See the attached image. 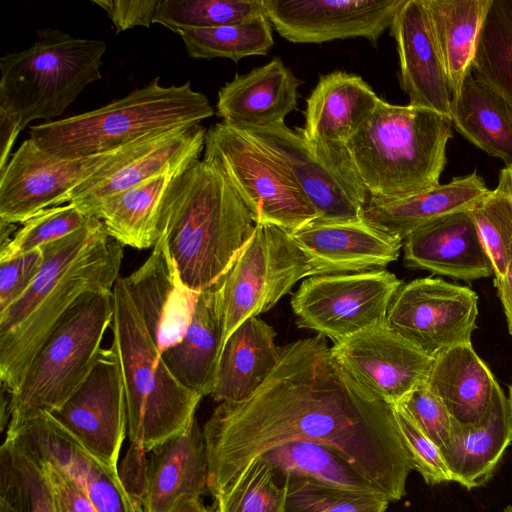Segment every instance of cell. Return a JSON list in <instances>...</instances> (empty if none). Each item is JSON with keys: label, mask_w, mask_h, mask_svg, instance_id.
Segmentation results:
<instances>
[{"label": "cell", "mask_w": 512, "mask_h": 512, "mask_svg": "<svg viewBox=\"0 0 512 512\" xmlns=\"http://www.w3.org/2000/svg\"><path fill=\"white\" fill-rule=\"evenodd\" d=\"M409 104L449 117L451 93L424 0H403L390 26Z\"/></svg>", "instance_id": "obj_21"}, {"label": "cell", "mask_w": 512, "mask_h": 512, "mask_svg": "<svg viewBox=\"0 0 512 512\" xmlns=\"http://www.w3.org/2000/svg\"><path fill=\"white\" fill-rule=\"evenodd\" d=\"M494 286L497 289V295L503 306L508 330L512 336V259L506 273L501 278H494Z\"/></svg>", "instance_id": "obj_50"}, {"label": "cell", "mask_w": 512, "mask_h": 512, "mask_svg": "<svg viewBox=\"0 0 512 512\" xmlns=\"http://www.w3.org/2000/svg\"><path fill=\"white\" fill-rule=\"evenodd\" d=\"M266 14L264 0H160L153 23L177 33L187 28H212Z\"/></svg>", "instance_id": "obj_39"}, {"label": "cell", "mask_w": 512, "mask_h": 512, "mask_svg": "<svg viewBox=\"0 0 512 512\" xmlns=\"http://www.w3.org/2000/svg\"><path fill=\"white\" fill-rule=\"evenodd\" d=\"M405 264L464 281L493 275L470 211L445 216L403 240Z\"/></svg>", "instance_id": "obj_24"}, {"label": "cell", "mask_w": 512, "mask_h": 512, "mask_svg": "<svg viewBox=\"0 0 512 512\" xmlns=\"http://www.w3.org/2000/svg\"><path fill=\"white\" fill-rule=\"evenodd\" d=\"M478 295L441 278L424 277L402 284L388 308V326L434 357L450 347L472 343L477 329Z\"/></svg>", "instance_id": "obj_13"}, {"label": "cell", "mask_w": 512, "mask_h": 512, "mask_svg": "<svg viewBox=\"0 0 512 512\" xmlns=\"http://www.w3.org/2000/svg\"><path fill=\"white\" fill-rule=\"evenodd\" d=\"M491 190L476 172L455 177L414 195L393 199H367L363 219L404 240L414 231L445 216L471 211Z\"/></svg>", "instance_id": "obj_27"}, {"label": "cell", "mask_w": 512, "mask_h": 512, "mask_svg": "<svg viewBox=\"0 0 512 512\" xmlns=\"http://www.w3.org/2000/svg\"><path fill=\"white\" fill-rule=\"evenodd\" d=\"M503 512H512V503L505 507Z\"/></svg>", "instance_id": "obj_56"}, {"label": "cell", "mask_w": 512, "mask_h": 512, "mask_svg": "<svg viewBox=\"0 0 512 512\" xmlns=\"http://www.w3.org/2000/svg\"><path fill=\"white\" fill-rule=\"evenodd\" d=\"M379 100L358 75L344 71L322 75L306 99L304 127L298 130L311 141L345 145Z\"/></svg>", "instance_id": "obj_28"}, {"label": "cell", "mask_w": 512, "mask_h": 512, "mask_svg": "<svg viewBox=\"0 0 512 512\" xmlns=\"http://www.w3.org/2000/svg\"><path fill=\"white\" fill-rule=\"evenodd\" d=\"M290 234L310 258L314 276L383 269L398 259L403 247V240L364 219L313 221Z\"/></svg>", "instance_id": "obj_22"}, {"label": "cell", "mask_w": 512, "mask_h": 512, "mask_svg": "<svg viewBox=\"0 0 512 512\" xmlns=\"http://www.w3.org/2000/svg\"><path fill=\"white\" fill-rule=\"evenodd\" d=\"M42 248L0 261V312L30 287L43 264Z\"/></svg>", "instance_id": "obj_46"}, {"label": "cell", "mask_w": 512, "mask_h": 512, "mask_svg": "<svg viewBox=\"0 0 512 512\" xmlns=\"http://www.w3.org/2000/svg\"><path fill=\"white\" fill-rule=\"evenodd\" d=\"M50 414L90 454L118 469L128 423L121 367L113 346L101 349L88 376Z\"/></svg>", "instance_id": "obj_15"}, {"label": "cell", "mask_w": 512, "mask_h": 512, "mask_svg": "<svg viewBox=\"0 0 512 512\" xmlns=\"http://www.w3.org/2000/svg\"><path fill=\"white\" fill-rule=\"evenodd\" d=\"M91 2L106 12L116 33H120L136 26L149 28L153 24L160 0H92Z\"/></svg>", "instance_id": "obj_47"}, {"label": "cell", "mask_w": 512, "mask_h": 512, "mask_svg": "<svg viewBox=\"0 0 512 512\" xmlns=\"http://www.w3.org/2000/svg\"><path fill=\"white\" fill-rule=\"evenodd\" d=\"M169 512H210L200 497L191 496L179 500Z\"/></svg>", "instance_id": "obj_51"}, {"label": "cell", "mask_w": 512, "mask_h": 512, "mask_svg": "<svg viewBox=\"0 0 512 512\" xmlns=\"http://www.w3.org/2000/svg\"><path fill=\"white\" fill-rule=\"evenodd\" d=\"M498 184L506 189L512 200V165L505 166L501 169L498 177Z\"/></svg>", "instance_id": "obj_52"}, {"label": "cell", "mask_w": 512, "mask_h": 512, "mask_svg": "<svg viewBox=\"0 0 512 512\" xmlns=\"http://www.w3.org/2000/svg\"><path fill=\"white\" fill-rule=\"evenodd\" d=\"M276 332L258 316L248 318L225 341L211 397L238 402L254 393L275 368L281 347Z\"/></svg>", "instance_id": "obj_30"}, {"label": "cell", "mask_w": 512, "mask_h": 512, "mask_svg": "<svg viewBox=\"0 0 512 512\" xmlns=\"http://www.w3.org/2000/svg\"><path fill=\"white\" fill-rule=\"evenodd\" d=\"M472 74L496 91L512 109V0H491Z\"/></svg>", "instance_id": "obj_38"}, {"label": "cell", "mask_w": 512, "mask_h": 512, "mask_svg": "<svg viewBox=\"0 0 512 512\" xmlns=\"http://www.w3.org/2000/svg\"><path fill=\"white\" fill-rule=\"evenodd\" d=\"M214 109L189 81L162 86L159 77L98 109L33 125L29 135L61 159L111 152L151 135L199 124Z\"/></svg>", "instance_id": "obj_5"}, {"label": "cell", "mask_w": 512, "mask_h": 512, "mask_svg": "<svg viewBox=\"0 0 512 512\" xmlns=\"http://www.w3.org/2000/svg\"><path fill=\"white\" fill-rule=\"evenodd\" d=\"M301 81L275 57L246 74H236L218 92L217 115L239 130L285 123L297 105Z\"/></svg>", "instance_id": "obj_25"}, {"label": "cell", "mask_w": 512, "mask_h": 512, "mask_svg": "<svg viewBox=\"0 0 512 512\" xmlns=\"http://www.w3.org/2000/svg\"><path fill=\"white\" fill-rule=\"evenodd\" d=\"M203 159L222 173L255 224L293 232L317 219L287 166L243 131L223 122L211 126Z\"/></svg>", "instance_id": "obj_9"}, {"label": "cell", "mask_w": 512, "mask_h": 512, "mask_svg": "<svg viewBox=\"0 0 512 512\" xmlns=\"http://www.w3.org/2000/svg\"><path fill=\"white\" fill-rule=\"evenodd\" d=\"M178 34L188 55L195 59L226 58L237 63L245 57L267 55L274 45L266 14L232 25L187 28Z\"/></svg>", "instance_id": "obj_37"}, {"label": "cell", "mask_w": 512, "mask_h": 512, "mask_svg": "<svg viewBox=\"0 0 512 512\" xmlns=\"http://www.w3.org/2000/svg\"><path fill=\"white\" fill-rule=\"evenodd\" d=\"M106 44L55 28L37 32L27 49L0 59V110L23 130L31 121L60 116L86 86L99 80Z\"/></svg>", "instance_id": "obj_7"}, {"label": "cell", "mask_w": 512, "mask_h": 512, "mask_svg": "<svg viewBox=\"0 0 512 512\" xmlns=\"http://www.w3.org/2000/svg\"><path fill=\"white\" fill-rule=\"evenodd\" d=\"M58 512H68V510L65 508V506L62 504V502L58 499Z\"/></svg>", "instance_id": "obj_54"}, {"label": "cell", "mask_w": 512, "mask_h": 512, "mask_svg": "<svg viewBox=\"0 0 512 512\" xmlns=\"http://www.w3.org/2000/svg\"><path fill=\"white\" fill-rule=\"evenodd\" d=\"M284 479V512H385L390 501L368 494L325 485L301 476Z\"/></svg>", "instance_id": "obj_40"}, {"label": "cell", "mask_w": 512, "mask_h": 512, "mask_svg": "<svg viewBox=\"0 0 512 512\" xmlns=\"http://www.w3.org/2000/svg\"><path fill=\"white\" fill-rule=\"evenodd\" d=\"M206 130L190 125L146 137L73 189L65 199L92 216L104 199L163 174L179 175L199 160ZM93 217V216H92Z\"/></svg>", "instance_id": "obj_16"}, {"label": "cell", "mask_w": 512, "mask_h": 512, "mask_svg": "<svg viewBox=\"0 0 512 512\" xmlns=\"http://www.w3.org/2000/svg\"><path fill=\"white\" fill-rule=\"evenodd\" d=\"M470 213L492 264L494 278H501L512 259L511 197L498 184Z\"/></svg>", "instance_id": "obj_42"}, {"label": "cell", "mask_w": 512, "mask_h": 512, "mask_svg": "<svg viewBox=\"0 0 512 512\" xmlns=\"http://www.w3.org/2000/svg\"><path fill=\"white\" fill-rule=\"evenodd\" d=\"M402 281L385 269L310 276L291 298L296 323L335 342L386 321Z\"/></svg>", "instance_id": "obj_12"}, {"label": "cell", "mask_w": 512, "mask_h": 512, "mask_svg": "<svg viewBox=\"0 0 512 512\" xmlns=\"http://www.w3.org/2000/svg\"><path fill=\"white\" fill-rule=\"evenodd\" d=\"M177 176L163 174L109 196L97 205L92 216L100 219L108 234L123 246L153 247L162 201Z\"/></svg>", "instance_id": "obj_34"}, {"label": "cell", "mask_w": 512, "mask_h": 512, "mask_svg": "<svg viewBox=\"0 0 512 512\" xmlns=\"http://www.w3.org/2000/svg\"><path fill=\"white\" fill-rule=\"evenodd\" d=\"M113 343L123 378L131 448L149 453L182 432L202 396L171 373L137 312L123 277L113 287Z\"/></svg>", "instance_id": "obj_6"}, {"label": "cell", "mask_w": 512, "mask_h": 512, "mask_svg": "<svg viewBox=\"0 0 512 512\" xmlns=\"http://www.w3.org/2000/svg\"><path fill=\"white\" fill-rule=\"evenodd\" d=\"M508 399H509V404H510L511 413H512V384L509 386V395H508Z\"/></svg>", "instance_id": "obj_55"}, {"label": "cell", "mask_w": 512, "mask_h": 512, "mask_svg": "<svg viewBox=\"0 0 512 512\" xmlns=\"http://www.w3.org/2000/svg\"><path fill=\"white\" fill-rule=\"evenodd\" d=\"M123 279L159 350L178 342L190 323L198 293L183 285L164 242L158 238L146 261Z\"/></svg>", "instance_id": "obj_23"}, {"label": "cell", "mask_w": 512, "mask_h": 512, "mask_svg": "<svg viewBox=\"0 0 512 512\" xmlns=\"http://www.w3.org/2000/svg\"><path fill=\"white\" fill-rule=\"evenodd\" d=\"M130 145L85 158L61 159L26 139L0 170V220L22 224L44 209L65 204L73 189Z\"/></svg>", "instance_id": "obj_14"}, {"label": "cell", "mask_w": 512, "mask_h": 512, "mask_svg": "<svg viewBox=\"0 0 512 512\" xmlns=\"http://www.w3.org/2000/svg\"><path fill=\"white\" fill-rule=\"evenodd\" d=\"M452 127L471 144L512 165V109L493 89L470 73L451 98Z\"/></svg>", "instance_id": "obj_32"}, {"label": "cell", "mask_w": 512, "mask_h": 512, "mask_svg": "<svg viewBox=\"0 0 512 512\" xmlns=\"http://www.w3.org/2000/svg\"><path fill=\"white\" fill-rule=\"evenodd\" d=\"M220 283V282H219ZM219 283L198 293L181 339L161 352L178 381L203 396L212 394L224 345V315Z\"/></svg>", "instance_id": "obj_29"}, {"label": "cell", "mask_w": 512, "mask_h": 512, "mask_svg": "<svg viewBox=\"0 0 512 512\" xmlns=\"http://www.w3.org/2000/svg\"><path fill=\"white\" fill-rule=\"evenodd\" d=\"M215 500L213 512H284V479L257 457Z\"/></svg>", "instance_id": "obj_41"}, {"label": "cell", "mask_w": 512, "mask_h": 512, "mask_svg": "<svg viewBox=\"0 0 512 512\" xmlns=\"http://www.w3.org/2000/svg\"><path fill=\"white\" fill-rule=\"evenodd\" d=\"M209 462L196 417L179 434L130 460L129 491L144 512H169L185 497L208 490Z\"/></svg>", "instance_id": "obj_18"}, {"label": "cell", "mask_w": 512, "mask_h": 512, "mask_svg": "<svg viewBox=\"0 0 512 512\" xmlns=\"http://www.w3.org/2000/svg\"><path fill=\"white\" fill-rule=\"evenodd\" d=\"M241 131L287 166L317 214L314 221L363 220L368 193L345 145L308 140L285 123Z\"/></svg>", "instance_id": "obj_10"}, {"label": "cell", "mask_w": 512, "mask_h": 512, "mask_svg": "<svg viewBox=\"0 0 512 512\" xmlns=\"http://www.w3.org/2000/svg\"><path fill=\"white\" fill-rule=\"evenodd\" d=\"M393 409L413 469L429 485L451 482L452 476L440 449L420 430L401 406H393Z\"/></svg>", "instance_id": "obj_44"}, {"label": "cell", "mask_w": 512, "mask_h": 512, "mask_svg": "<svg viewBox=\"0 0 512 512\" xmlns=\"http://www.w3.org/2000/svg\"><path fill=\"white\" fill-rule=\"evenodd\" d=\"M331 352L354 380L391 406L426 384L434 361L386 321L335 342Z\"/></svg>", "instance_id": "obj_17"}, {"label": "cell", "mask_w": 512, "mask_h": 512, "mask_svg": "<svg viewBox=\"0 0 512 512\" xmlns=\"http://www.w3.org/2000/svg\"><path fill=\"white\" fill-rule=\"evenodd\" d=\"M259 457L267 461L279 477L301 476L332 487L385 497L341 452L323 443L291 441Z\"/></svg>", "instance_id": "obj_35"}, {"label": "cell", "mask_w": 512, "mask_h": 512, "mask_svg": "<svg viewBox=\"0 0 512 512\" xmlns=\"http://www.w3.org/2000/svg\"><path fill=\"white\" fill-rule=\"evenodd\" d=\"M403 0H264L278 34L292 43L362 37L376 42Z\"/></svg>", "instance_id": "obj_19"}, {"label": "cell", "mask_w": 512, "mask_h": 512, "mask_svg": "<svg viewBox=\"0 0 512 512\" xmlns=\"http://www.w3.org/2000/svg\"><path fill=\"white\" fill-rule=\"evenodd\" d=\"M202 430L214 498L255 458L291 441L337 449L390 502L405 496L414 470L393 406L354 380L320 334L281 347L258 389L219 403Z\"/></svg>", "instance_id": "obj_1"}, {"label": "cell", "mask_w": 512, "mask_h": 512, "mask_svg": "<svg viewBox=\"0 0 512 512\" xmlns=\"http://www.w3.org/2000/svg\"><path fill=\"white\" fill-rule=\"evenodd\" d=\"M44 463L48 468L56 495L68 512H98L76 479L52 464L46 461Z\"/></svg>", "instance_id": "obj_48"}, {"label": "cell", "mask_w": 512, "mask_h": 512, "mask_svg": "<svg viewBox=\"0 0 512 512\" xmlns=\"http://www.w3.org/2000/svg\"><path fill=\"white\" fill-rule=\"evenodd\" d=\"M399 406L442 453L452 428V417L444 403L425 384L412 391Z\"/></svg>", "instance_id": "obj_45"}, {"label": "cell", "mask_w": 512, "mask_h": 512, "mask_svg": "<svg viewBox=\"0 0 512 512\" xmlns=\"http://www.w3.org/2000/svg\"><path fill=\"white\" fill-rule=\"evenodd\" d=\"M20 131L17 119L0 110V170L8 163L9 154Z\"/></svg>", "instance_id": "obj_49"}, {"label": "cell", "mask_w": 512, "mask_h": 512, "mask_svg": "<svg viewBox=\"0 0 512 512\" xmlns=\"http://www.w3.org/2000/svg\"><path fill=\"white\" fill-rule=\"evenodd\" d=\"M0 512H58L46 464L9 435L0 447Z\"/></svg>", "instance_id": "obj_36"}, {"label": "cell", "mask_w": 512, "mask_h": 512, "mask_svg": "<svg viewBox=\"0 0 512 512\" xmlns=\"http://www.w3.org/2000/svg\"><path fill=\"white\" fill-rule=\"evenodd\" d=\"M445 67L451 98L472 73L478 39L491 0H424Z\"/></svg>", "instance_id": "obj_33"}, {"label": "cell", "mask_w": 512, "mask_h": 512, "mask_svg": "<svg viewBox=\"0 0 512 512\" xmlns=\"http://www.w3.org/2000/svg\"><path fill=\"white\" fill-rule=\"evenodd\" d=\"M511 443L509 399L498 386L481 420L463 424L452 418L450 438L442 452L452 481L468 490L485 485Z\"/></svg>", "instance_id": "obj_26"}, {"label": "cell", "mask_w": 512, "mask_h": 512, "mask_svg": "<svg viewBox=\"0 0 512 512\" xmlns=\"http://www.w3.org/2000/svg\"><path fill=\"white\" fill-rule=\"evenodd\" d=\"M16 224L0 220V247L5 245L16 230Z\"/></svg>", "instance_id": "obj_53"}, {"label": "cell", "mask_w": 512, "mask_h": 512, "mask_svg": "<svg viewBox=\"0 0 512 512\" xmlns=\"http://www.w3.org/2000/svg\"><path fill=\"white\" fill-rule=\"evenodd\" d=\"M113 291L83 296L66 314L31 361L19 388L10 395L7 426L52 413L93 368L113 320Z\"/></svg>", "instance_id": "obj_8"}, {"label": "cell", "mask_w": 512, "mask_h": 512, "mask_svg": "<svg viewBox=\"0 0 512 512\" xmlns=\"http://www.w3.org/2000/svg\"><path fill=\"white\" fill-rule=\"evenodd\" d=\"M426 386L454 420L473 424L486 414L499 384L472 343H465L434 356Z\"/></svg>", "instance_id": "obj_31"}, {"label": "cell", "mask_w": 512, "mask_h": 512, "mask_svg": "<svg viewBox=\"0 0 512 512\" xmlns=\"http://www.w3.org/2000/svg\"><path fill=\"white\" fill-rule=\"evenodd\" d=\"M255 225L222 173L203 159L169 186L160 207L156 240L164 242L183 285L200 293L224 278Z\"/></svg>", "instance_id": "obj_3"}, {"label": "cell", "mask_w": 512, "mask_h": 512, "mask_svg": "<svg viewBox=\"0 0 512 512\" xmlns=\"http://www.w3.org/2000/svg\"><path fill=\"white\" fill-rule=\"evenodd\" d=\"M307 276H314L312 262L290 232L256 224L248 243L219 283L224 343L245 320L270 310Z\"/></svg>", "instance_id": "obj_11"}, {"label": "cell", "mask_w": 512, "mask_h": 512, "mask_svg": "<svg viewBox=\"0 0 512 512\" xmlns=\"http://www.w3.org/2000/svg\"><path fill=\"white\" fill-rule=\"evenodd\" d=\"M6 435L42 460L76 479L98 512H144L118 469L90 454L50 413H40L7 427Z\"/></svg>", "instance_id": "obj_20"}, {"label": "cell", "mask_w": 512, "mask_h": 512, "mask_svg": "<svg viewBox=\"0 0 512 512\" xmlns=\"http://www.w3.org/2000/svg\"><path fill=\"white\" fill-rule=\"evenodd\" d=\"M92 218L73 203L44 209L22 223L13 237L0 247V261L62 239L86 226Z\"/></svg>", "instance_id": "obj_43"}, {"label": "cell", "mask_w": 512, "mask_h": 512, "mask_svg": "<svg viewBox=\"0 0 512 512\" xmlns=\"http://www.w3.org/2000/svg\"><path fill=\"white\" fill-rule=\"evenodd\" d=\"M43 264L26 292L0 312V380L11 395L43 343L88 293L113 291L123 245L93 217L83 228L44 245Z\"/></svg>", "instance_id": "obj_2"}, {"label": "cell", "mask_w": 512, "mask_h": 512, "mask_svg": "<svg viewBox=\"0 0 512 512\" xmlns=\"http://www.w3.org/2000/svg\"><path fill=\"white\" fill-rule=\"evenodd\" d=\"M451 137L449 117L380 98L345 146L368 197L393 200L440 184Z\"/></svg>", "instance_id": "obj_4"}]
</instances>
